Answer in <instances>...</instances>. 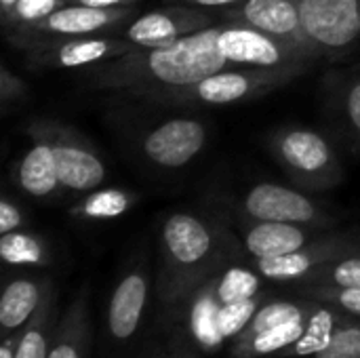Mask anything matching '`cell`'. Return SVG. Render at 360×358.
Segmentation results:
<instances>
[{
    "mask_svg": "<svg viewBox=\"0 0 360 358\" xmlns=\"http://www.w3.org/2000/svg\"><path fill=\"white\" fill-rule=\"evenodd\" d=\"M32 124L53 143L61 188L72 192H91L103 184L108 175L105 165L84 135L68 124L51 120H34Z\"/></svg>",
    "mask_w": 360,
    "mask_h": 358,
    "instance_id": "10",
    "label": "cell"
},
{
    "mask_svg": "<svg viewBox=\"0 0 360 358\" xmlns=\"http://www.w3.org/2000/svg\"><path fill=\"white\" fill-rule=\"evenodd\" d=\"M63 2H68V0H63Z\"/></svg>",
    "mask_w": 360,
    "mask_h": 358,
    "instance_id": "37",
    "label": "cell"
},
{
    "mask_svg": "<svg viewBox=\"0 0 360 358\" xmlns=\"http://www.w3.org/2000/svg\"><path fill=\"white\" fill-rule=\"evenodd\" d=\"M240 211L249 222H287L321 230H331L335 226V219L310 196L278 184L253 186L245 194Z\"/></svg>",
    "mask_w": 360,
    "mask_h": 358,
    "instance_id": "11",
    "label": "cell"
},
{
    "mask_svg": "<svg viewBox=\"0 0 360 358\" xmlns=\"http://www.w3.org/2000/svg\"><path fill=\"white\" fill-rule=\"evenodd\" d=\"M63 0H17L11 11L4 13V23L15 30H25L57 11Z\"/></svg>",
    "mask_w": 360,
    "mask_h": 358,
    "instance_id": "28",
    "label": "cell"
},
{
    "mask_svg": "<svg viewBox=\"0 0 360 358\" xmlns=\"http://www.w3.org/2000/svg\"><path fill=\"white\" fill-rule=\"evenodd\" d=\"M319 57L338 59L360 40V0H295Z\"/></svg>",
    "mask_w": 360,
    "mask_h": 358,
    "instance_id": "8",
    "label": "cell"
},
{
    "mask_svg": "<svg viewBox=\"0 0 360 358\" xmlns=\"http://www.w3.org/2000/svg\"><path fill=\"white\" fill-rule=\"evenodd\" d=\"M59 323V308H57V287L51 283L46 289V295L30 323L23 327L19 346H17V357L15 358H49L53 338L57 331Z\"/></svg>",
    "mask_w": 360,
    "mask_h": 358,
    "instance_id": "21",
    "label": "cell"
},
{
    "mask_svg": "<svg viewBox=\"0 0 360 358\" xmlns=\"http://www.w3.org/2000/svg\"><path fill=\"white\" fill-rule=\"evenodd\" d=\"M259 293V274L253 268L230 266L221 274L207 281L181 308L171 323L177 338L190 342L200 352H215L226 348L219 333L221 310L238 300Z\"/></svg>",
    "mask_w": 360,
    "mask_h": 358,
    "instance_id": "3",
    "label": "cell"
},
{
    "mask_svg": "<svg viewBox=\"0 0 360 358\" xmlns=\"http://www.w3.org/2000/svg\"><path fill=\"white\" fill-rule=\"evenodd\" d=\"M207 143V129L196 118H171L141 139L143 156L162 169L190 165Z\"/></svg>",
    "mask_w": 360,
    "mask_h": 358,
    "instance_id": "15",
    "label": "cell"
},
{
    "mask_svg": "<svg viewBox=\"0 0 360 358\" xmlns=\"http://www.w3.org/2000/svg\"><path fill=\"white\" fill-rule=\"evenodd\" d=\"M0 257L8 266H44L49 264V251L44 243L27 232L15 230L0 234Z\"/></svg>",
    "mask_w": 360,
    "mask_h": 358,
    "instance_id": "23",
    "label": "cell"
},
{
    "mask_svg": "<svg viewBox=\"0 0 360 358\" xmlns=\"http://www.w3.org/2000/svg\"><path fill=\"white\" fill-rule=\"evenodd\" d=\"M274 158L306 190H329L340 184V160L325 139L312 129H283L272 135Z\"/></svg>",
    "mask_w": 360,
    "mask_h": 358,
    "instance_id": "4",
    "label": "cell"
},
{
    "mask_svg": "<svg viewBox=\"0 0 360 358\" xmlns=\"http://www.w3.org/2000/svg\"><path fill=\"white\" fill-rule=\"evenodd\" d=\"M217 46L226 61L236 68H259V70H283L306 65L312 59L295 51L293 46L247 25L226 23L219 32Z\"/></svg>",
    "mask_w": 360,
    "mask_h": 358,
    "instance_id": "12",
    "label": "cell"
},
{
    "mask_svg": "<svg viewBox=\"0 0 360 358\" xmlns=\"http://www.w3.org/2000/svg\"><path fill=\"white\" fill-rule=\"evenodd\" d=\"M23 226V215L21 211L6 198L0 200V234H8L15 230H21Z\"/></svg>",
    "mask_w": 360,
    "mask_h": 358,
    "instance_id": "31",
    "label": "cell"
},
{
    "mask_svg": "<svg viewBox=\"0 0 360 358\" xmlns=\"http://www.w3.org/2000/svg\"><path fill=\"white\" fill-rule=\"evenodd\" d=\"M139 358H162V357H160V350H152V352H143Z\"/></svg>",
    "mask_w": 360,
    "mask_h": 358,
    "instance_id": "36",
    "label": "cell"
},
{
    "mask_svg": "<svg viewBox=\"0 0 360 358\" xmlns=\"http://www.w3.org/2000/svg\"><path fill=\"white\" fill-rule=\"evenodd\" d=\"M308 68H283V70H259V68H236L230 65L221 72H215L194 84L192 89L179 93L171 103H205V106H228L238 103L251 97H257L266 91L278 89L293 78L302 76Z\"/></svg>",
    "mask_w": 360,
    "mask_h": 358,
    "instance_id": "5",
    "label": "cell"
},
{
    "mask_svg": "<svg viewBox=\"0 0 360 358\" xmlns=\"http://www.w3.org/2000/svg\"><path fill=\"white\" fill-rule=\"evenodd\" d=\"M300 285L356 289V287H360V255H350V257L335 260V262L314 270ZM300 285H293V287H300Z\"/></svg>",
    "mask_w": 360,
    "mask_h": 358,
    "instance_id": "24",
    "label": "cell"
},
{
    "mask_svg": "<svg viewBox=\"0 0 360 358\" xmlns=\"http://www.w3.org/2000/svg\"><path fill=\"white\" fill-rule=\"evenodd\" d=\"M295 295L310 298L314 302L327 304L340 310L346 317L360 319V287L356 289H342V287H314V285H300L293 287Z\"/></svg>",
    "mask_w": 360,
    "mask_h": 358,
    "instance_id": "25",
    "label": "cell"
},
{
    "mask_svg": "<svg viewBox=\"0 0 360 358\" xmlns=\"http://www.w3.org/2000/svg\"><path fill=\"white\" fill-rule=\"evenodd\" d=\"M137 46L122 36H78L63 38L30 51V55L46 68H93L97 63L122 57Z\"/></svg>",
    "mask_w": 360,
    "mask_h": 358,
    "instance_id": "16",
    "label": "cell"
},
{
    "mask_svg": "<svg viewBox=\"0 0 360 358\" xmlns=\"http://www.w3.org/2000/svg\"><path fill=\"white\" fill-rule=\"evenodd\" d=\"M234 247L228 236L192 213H173L160 230V266L156 300L171 327L186 302L213 276L230 268Z\"/></svg>",
    "mask_w": 360,
    "mask_h": 358,
    "instance_id": "2",
    "label": "cell"
},
{
    "mask_svg": "<svg viewBox=\"0 0 360 358\" xmlns=\"http://www.w3.org/2000/svg\"><path fill=\"white\" fill-rule=\"evenodd\" d=\"M137 196L133 192L120 190V188H105L95 190L89 196H84L74 209L72 215L86 222H103V219H116L124 215L133 205Z\"/></svg>",
    "mask_w": 360,
    "mask_h": 358,
    "instance_id": "22",
    "label": "cell"
},
{
    "mask_svg": "<svg viewBox=\"0 0 360 358\" xmlns=\"http://www.w3.org/2000/svg\"><path fill=\"white\" fill-rule=\"evenodd\" d=\"M327 230L302 224H287V222H251L245 228L243 245L251 260H268L281 257L300 251L302 247L310 245Z\"/></svg>",
    "mask_w": 360,
    "mask_h": 358,
    "instance_id": "17",
    "label": "cell"
},
{
    "mask_svg": "<svg viewBox=\"0 0 360 358\" xmlns=\"http://www.w3.org/2000/svg\"><path fill=\"white\" fill-rule=\"evenodd\" d=\"M266 300H270V295H266V293L259 291V293H255L251 298L232 302V304H228L221 310V317H219V333H221L226 346L249 325V321L253 319V314L262 308V304Z\"/></svg>",
    "mask_w": 360,
    "mask_h": 358,
    "instance_id": "26",
    "label": "cell"
},
{
    "mask_svg": "<svg viewBox=\"0 0 360 358\" xmlns=\"http://www.w3.org/2000/svg\"><path fill=\"white\" fill-rule=\"evenodd\" d=\"M51 283L44 276H17L4 287L0 298V327L4 335L21 331L30 323Z\"/></svg>",
    "mask_w": 360,
    "mask_h": 358,
    "instance_id": "20",
    "label": "cell"
},
{
    "mask_svg": "<svg viewBox=\"0 0 360 358\" xmlns=\"http://www.w3.org/2000/svg\"><path fill=\"white\" fill-rule=\"evenodd\" d=\"M25 95V82L15 76L6 65L0 68V101L2 106H11L13 101H19Z\"/></svg>",
    "mask_w": 360,
    "mask_h": 358,
    "instance_id": "29",
    "label": "cell"
},
{
    "mask_svg": "<svg viewBox=\"0 0 360 358\" xmlns=\"http://www.w3.org/2000/svg\"><path fill=\"white\" fill-rule=\"evenodd\" d=\"M310 358H360V319L346 317L338 323L329 344Z\"/></svg>",
    "mask_w": 360,
    "mask_h": 358,
    "instance_id": "27",
    "label": "cell"
},
{
    "mask_svg": "<svg viewBox=\"0 0 360 358\" xmlns=\"http://www.w3.org/2000/svg\"><path fill=\"white\" fill-rule=\"evenodd\" d=\"M93 325L89 310V285H82L70 306L59 314L49 358H91Z\"/></svg>",
    "mask_w": 360,
    "mask_h": 358,
    "instance_id": "18",
    "label": "cell"
},
{
    "mask_svg": "<svg viewBox=\"0 0 360 358\" xmlns=\"http://www.w3.org/2000/svg\"><path fill=\"white\" fill-rule=\"evenodd\" d=\"M215 19L217 15L207 8L173 4L167 8L150 11L146 15H137L133 21H129L122 38L143 49L167 46L194 32L215 25Z\"/></svg>",
    "mask_w": 360,
    "mask_h": 358,
    "instance_id": "14",
    "label": "cell"
},
{
    "mask_svg": "<svg viewBox=\"0 0 360 358\" xmlns=\"http://www.w3.org/2000/svg\"><path fill=\"white\" fill-rule=\"evenodd\" d=\"M350 255H360V234L327 230L323 236L302 247L300 251L281 257L253 260L251 268L270 283L293 287L308 279L314 270Z\"/></svg>",
    "mask_w": 360,
    "mask_h": 358,
    "instance_id": "9",
    "label": "cell"
},
{
    "mask_svg": "<svg viewBox=\"0 0 360 358\" xmlns=\"http://www.w3.org/2000/svg\"><path fill=\"white\" fill-rule=\"evenodd\" d=\"M224 17L230 19V23L259 30L293 46L312 61L321 59L306 36L295 0H245L232 8H226Z\"/></svg>",
    "mask_w": 360,
    "mask_h": 358,
    "instance_id": "13",
    "label": "cell"
},
{
    "mask_svg": "<svg viewBox=\"0 0 360 358\" xmlns=\"http://www.w3.org/2000/svg\"><path fill=\"white\" fill-rule=\"evenodd\" d=\"M15 2H17V0H2V13L11 11V8L15 6Z\"/></svg>",
    "mask_w": 360,
    "mask_h": 358,
    "instance_id": "35",
    "label": "cell"
},
{
    "mask_svg": "<svg viewBox=\"0 0 360 358\" xmlns=\"http://www.w3.org/2000/svg\"><path fill=\"white\" fill-rule=\"evenodd\" d=\"M160 357L162 358H202L200 357V350H198V348H194L190 342H186V340H181V338H177L171 346L162 348V350H160Z\"/></svg>",
    "mask_w": 360,
    "mask_h": 358,
    "instance_id": "32",
    "label": "cell"
},
{
    "mask_svg": "<svg viewBox=\"0 0 360 358\" xmlns=\"http://www.w3.org/2000/svg\"><path fill=\"white\" fill-rule=\"evenodd\" d=\"M137 6L124 8H97L86 4H63L53 11L49 17L38 21L32 27L15 30V42L23 49L32 51L36 46L63 40V38H78V36H97L112 27L124 25L133 21L137 15Z\"/></svg>",
    "mask_w": 360,
    "mask_h": 358,
    "instance_id": "6",
    "label": "cell"
},
{
    "mask_svg": "<svg viewBox=\"0 0 360 358\" xmlns=\"http://www.w3.org/2000/svg\"><path fill=\"white\" fill-rule=\"evenodd\" d=\"M152 300V276L143 264H133L116 281L103 319L108 350H124L143 327Z\"/></svg>",
    "mask_w": 360,
    "mask_h": 358,
    "instance_id": "7",
    "label": "cell"
},
{
    "mask_svg": "<svg viewBox=\"0 0 360 358\" xmlns=\"http://www.w3.org/2000/svg\"><path fill=\"white\" fill-rule=\"evenodd\" d=\"M344 112L350 127L360 135V78L352 80L344 93Z\"/></svg>",
    "mask_w": 360,
    "mask_h": 358,
    "instance_id": "30",
    "label": "cell"
},
{
    "mask_svg": "<svg viewBox=\"0 0 360 358\" xmlns=\"http://www.w3.org/2000/svg\"><path fill=\"white\" fill-rule=\"evenodd\" d=\"M224 25H209L173 44L135 51L97 63L89 70L95 89L171 103L207 76L230 68L217 46Z\"/></svg>",
    "mask_w": 360,
    "mask_h": 358,
    "instance_id": "1",
    "label": "cell"
},
{
    "mask_svg": "<svg viewBox=\"0 0 360 358\" xmlns=\"http://www.w3.org/2000/svg\"><path fill=\"white\" fill-rule=\"evenodd\" d=\"M27 135L32 137V146L19 162L17 181L25 194L44 198V196H51L57 188H61L59 175H57L55 150H53L51 139L42 131H38L34 124L27 127Z\"/></svg>",
    "mask_w": 360,
    "mask_h": 358,
    "instance_id": "19",
    "label": "cell"
},
{
    "mask_svg": "<svg viewBox=\"0 0 360 358\" xmlns=\"http://www.w3.org/2000/svg\"><path fill=\"white\" fill-rule=\"evenodd\" d=\"M76 4L97 6V8H124V6H137L139 0H72Z\"/></svg>",
    "mask_w": 360,
    "mask_h": 358,
    "instance_id": "34",
    "label": "cell"
},
{
    "mask_svg": "<svg viewBox=\"0 0 360 358\" xmlns=\"http://www.w3.org/2000/svg\"><path fill=\"white\" fill-rule=\"evenodd\" d=\"M175 4H184V6H196V8H232L245 0H173Z\"/></svg>",
    "mask_w": 360,
    "mask_h": 358,
    "instance_id": "33",
    "label": "cell"
}]
</instances>
